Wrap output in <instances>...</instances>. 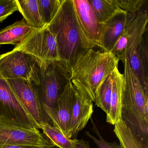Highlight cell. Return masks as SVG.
I'll use <instances>...</instances> for the list:
<instances>
[{
  "instance_id": "obj_1",
  "label": "cell",
  "mask_w": 148,
  "mask_h": 148,
  "mask_svg": "<svg viewBox=\"0 0 148 148\" xmlns=\"http://www.w3.org/2000/svg\"><path fill=\"white\" fill-rule=\"evenodd\" d=\"M125 84L122 99L121 119L148 146V91L132 70L127 58L123 61Z\"/></svg>"
},
{
  "instance_id": "obj_2",
  "label": "cell",
  "mask_w": 148,
  "mask_h": 148,
  "mask_svg": "<svg viewBox=\"0 0 148 148\" xmlns=\"http://www.w3.org/2000/svg\"><path fill=\"white\" fill-rule=\"evenodd\" d=\"M119 59L112 52L85 49L76 57L71 68V80L83 86L95 102L99 86L118 67Z\"/></svg>"
},
{
  "instance_id": "obj_3",
  "label": "cell",
  "mask_w": 148,
  "mask_h": 148,
  "mask_svg": "<svg viewBox=\"0 0 148 148\" xmlns=\"http://www.w3.org/2000/svg\"><path fill=\"white\" fill-rule=\"evenodd\" d=\"M45 27L55 38L60 60L71 71L76 57L84 50L72 0H63L58 12Z\"/></svg>"
},
{
  "instance_id": "obj_4",
  "label": "cell",
  "mask_w": 148,
  "mask_h": 148,
  "mask_svg": "<svg viewBox=\"0 0 148 148\" xmlns=\"http://www.w3.org/2000/svg\"><path fill=\"white\" fill-rule=\"evenodd\" d=\"M38 60L40 84L38 87L42 104L54 108L65 87L71 81V71L61 60Z\"/></svg>"
},
{
  "instance_id": "obj_5",
  "label": "cell",
  "mask_w": 148,
  "mask_h": 148,
  "mask_svg": "<svg viewBox=\"0 0 148 148\" xmlns=\"http://www.w3.org/2000/svg\"><path fill=\"white\" fill-rule=\"evenodd\" d=\"M40 69L38 59L20 51L0 55V74L6 79H22L40 84Z\"/></svg>"
},
{
  "instance_id": "obj_6",
  "label": "cell",
  "mask_w": 148,
  "mask_h": 148,
  "mask_svg": "<svg viewBox=\"0 0 148 148\" xmlns=\"http://www.w3.org/2000/svg\"><path fill=\"white\" fill-rule=\"evenodd\" d=\"M2 145L42 148L55 147L39 129L0 119V145Z\"/></svg>"
},
{
  "instance_id": "obj_7",
  "label": "cell",
  "mask_w": 148,
  "mask_h": 148,
  "mask_svg": "<svg viewBox=\"0 0 148 148\" xmlns=\"http://www.w3.org/2000/svg\"><path fill=\"white\" fill-rule=\"evenodd\" d=\"M84 49L101 47L103 24L99 23L88 0H72Z\"/></svg>"
},
{
  "instance_id": "obj_8",
  "label": "cell",
  "mask_w": 148,
  "mask_h": 148,
  "mask_svg": "<svg viewBox=\"0 0 148 148\" xmlns=\"http://www.w3.org/2000/svg\"><path fill=\"white\" fill-rule=\"evenodd\" d=\"M0 119L39 129L37 124L17 97L7 80L1 74Z\"/></svg>"
},
{
  "instance_id": "obj_9",
  "label": "cell",
  "mask_w": 148,
  "mask_h": 148,
  "mask_svg": "<svg viewBox=\"0 0 148 148\" xmlns=\"http://www.w3.org/2000/svg\"><path fill=\"white\" fill-rule=\"evenodd\" d=\"M13 50L22 51L42 61L60 60L55 38L45 27L35 29Z\"/></svg>"
},
{
  "instance_id": "obj_10",
  "label": "cell",
  "mask_w": 148,
  "mask_h": 148,
  "mask_svg": "<svg viewBox=\"0 0 148 148\" xmlns=\"http://www.w3.org/2000/svg\"><path fill=\"white\" fill-rule=\"evenodd\" d=\"M74 101L71 119L66 137L77 139L79 132L86 126L93 112V103L84 88L75 80H71Z\"/></svg>"
},
{
  "instance_id": "obj_11",
  "label": "cell",
  "mask_w": 148,
  "mask_h": 148,
  "mask_svg": "<svg viewBox=\"0 0 148 148\" xmlns=\"http://www.w3.org/2000/svg\"><path fill=\"white\" fill-rule=\"evenodd\" d=\"M148 11L144 7L137 13L135 18L126 27L112 51L119 60L123 61L131 49L140 44L148 29Z\"/></svg>"
},
{
  "instance_id": "obj_12",
  "label": "cell",
  "mask_w": 148,
  "mask_h": 148,
  "mask_svg": "<svg viewBox=\"0 0 148 148\" xmlns=\"http://www.w3.org/2000/svg\"><path fill=\"white\" fill-rule=\"evenodd\" d=\"M14 93L40 129L45 120L42 103L38 86L22 79H6Z\"/></svg>"
},
{
  "instance_id": "obj_13",
  "label": "cell",
  "mask_w": 148,
  "mask_h": 148,
  "mask_svg": "<svg viewBox=\"0 0 148 148\" xmlns=\"http://www.w3.org/2000/svg\"><path fill=\"white\" fill-rule=\"evenodd\" d=\"M74 93L71 81L65 87L59 97L56 106L51 108L42 104L43 110L53 125L66 136L71 119Z\"/></svg>"
},
{
  "instance_id": "obj_14",
  "label": "cell",
  "mask_w": 148,
  "mask_h": 148,
  "mask_svg": "<svg viewBox=\"0 0 148 148\" xmlns=\"http://www.w3.org/2000/svg\"><path fill=\"white\" fill-rule=\"evenodd\" d=\"M136 14H120L103 24L100 47L103 51L112 52L119 37L135 18Z\"/></svg>"
},
{
  "instance_id": "obj_15",
  "label": "cell",
  "mask_w": 148,
  "mask_h": 148,
  "mask_svg": "<svg viewBox=\"0 0 148 148\" xmlns=\"http://www.w3.org/2000/svg\"><path fill=\"white\" fill-rule=\"evenodd\" d=\"M112 86L110 108L106 116V122L111 125L116 124L121 119V108L125 80L123 74L120 73L118 67L112 73Z\"/></svg>"
},
{
  "instance_id": "obj_16",
  "label": "cell",
  "mask_w": 148,
  "mask_h": 148,
  "mask_svg": "<svg viewBox=\"0 0 148 148\" xmlns=\"http://www.w3.org/2000/svg\"><path fill=\"white\" fill-rule=\"evenodd\" d=\"M35 30L23 18L0 31V45L18 46Z\"/></svg>"
},
{
  "instance_id": "obj_17",
  "label": "cell",
  "mask_w": 148,
  "mask_h": 148,
  "mask_svg": "<svg viewBox=\"0 0 148 148\" xmlns=\"http://www.w3.org/2000/svg\"><path fill=\"white\" fill-rule=\"evenodd\" d=\"M99 23L104 24L120 14L126 12L118 5L115 0H88Z\"/></svg>"
},
{
  "instance_id": "obj_18",
  "label": "cell",
  "mask_w": 148,
  "mask_h": 148,
  "mask_svg": "<svg viewBox=\"0 0 148 148\" xmlns=\"http://www.w3.org/2000/svg\"><path fill=\"white\" fill-rule=\"evenodd\" d=\"M114 133L122 148H148L121 119L114 125Z\"/></svg>"
},
{
  "instance_id": "obj_19",
  "label": "cell",
  "mask_w": 148,
  "mask_h": 148,
  "mask_svg": "<svg viewBox=\"0 0 148 148\" xmlns=\"http://www.w3.org/2000/svg\"><path fill=\"white\" fill-rule=\"evenodd\" d=\"M19 12L31 27L39 30L45 27L39 12L38 0H17Z\"/></svg>"
},
{
  "instance_id": "obj_20",
  "label": "cell",
  "mask_w": 148,
  "mask_h": 148,
  "mask_svg": "<svg viewBox=\"0 0 148 148\" xmlns=\"http://www.w3.org/2000/svg\"><path fill=\"white\" fill-rule=\"evenodd\" d=\"M40 129L47 138L55 147L59 148H74L76 146L77 139L68 138L58 129L48 122H43L40 125Z\"/></svg>"
},
{
  "instance_id": "obj_21",
  "label": "cell",
  "mask_w": 148,
  "mask_h": 148,
  "mask_svg": "<svg viewBox=\"0 0 148 148\" xmlns=\"http://www.w3.org/2000/svg\"><path fill=\"white\" fill-rule=\"evenodd\" d=\"M112 86V73L99 86L95 94V105L103 110L106 116L109 114L110 108Z\"/></svg>"
},
{
  "instance_id": "obj_22",
  "label": "cell",
  "mask_w": 148,
  "mask_h": 148,
  "mask_svg": "<svg viewBox=\"0 0 148 148\" xmlns=\"http://www.w3.org/2000/svg\"><path fill=\"white\" fill-rule=\"evenodd\" d=\"M132 47L126 58L132 70L138 77L142 86L148 91V76L145 74L138 51V45Z\"/></svg>"
},
{
  "instance_id": "obj_23",
  "label": "cell",
  "mask_w": 148,
  "mask_h": 148,
  "mask_svg": "<svg viewBox=\"0 0 148 148\" xmlns=\"http://www.w3.org/2000/svg\"><path fill=\"white\" fill-rule=\"evenodd\" d=\"M63 1V0H38L40 15L45 27L52 20Z\"/></svg>"
},
{
  "instance_id": "obj_24",
  "label": "cell",
  "mask_w": 148,
  "mask_h": 148,
  "mask_svg": "<svg viewBox=\"0 0 148 148\" xmlns=\"http://www.w3.org/2000/svg\"><path fill=\"white\" fill-rule=\"evenodd\" d=\"M122 10L128 13H137L144 7L147 0H115Z\"/></svg>"
},
{
  "instance_id": "obj_25",
  "label": "cell",
  "mask_w": 148,
  "mask_h": 148,
  "mask_svg": "<svg viewBox=\"0 0 148 148\" xmlns=\"http://www.w3.org/2000/svg\"><path fill=\"white\" fill-rule=\"evenodd\" d=\"M91 120L92 123V132L96 134L97 136L98 137V138L92 136L89 132H86L85 134L87 136L89 137L92 140V141H93L99 148H122L121 145L117 143L116 142L109 143L106 141L101 136V134L99 131V130H98L96 125L93 123V121L92 119Z\"/></svg>"
},
{
  "instance_id": "obj_26",
  "label": "cell",
  "mask_w": 148,
  "mask_h": 148,
  "mask_svg": "<svg viewBox=\"0 0 148 148\" xmlns=\"http://www.w3.org/2000/svg\"><path fill=\"white\" fill-rule=\"evenodd\" d=\"M16 11H19L17 0H0V23Z\"/></svg>"
},
{
  "instance_id": "obj_27",
  "label": "cell",
  "mask_w": 148,
  "mask_h": 148,
  "mask_svg": "<svg viewBox=\"0 0 148 148\" xmlns=\"http://www.w3.org/2000/svg\"><path fill=\"white\" fill-rule=\"evenodd\" d=\"M74 148H90L88 141H85L83 138L77 139L76 146Z\"/></svg>"
},
{
  "instance_id": "obj_28",
  "label": "cell",
  "mask_w": 148,
  "mask_h": 148,
  "mask_svg": "<svg viewBox=\"0 0 148 148\" xmlns=\"http://www.w3.org/2000/svg\"><path fill=\"white\" fill-rule=\"evenodd\" d=\"M0 148H42L39 147H29V146H21L17 145H0Z\"/></svg>"
},
{
  "instance_id": "obj_29",
  "label": "cell",
  "mask_w": 148,
  "mask_h": 148,
  "mask_svg": "<svg viewBox=\"0 0 148 148\" xmlns=\"http://www.w3.org/2000/svg\"></svg>"
}]
</instances>
